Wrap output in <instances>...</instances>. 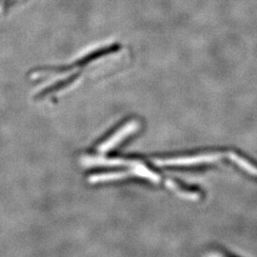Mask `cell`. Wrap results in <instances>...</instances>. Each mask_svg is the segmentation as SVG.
I'll use <instances>...</instances> for the list:
<instances>
[{
	"mask_svg": "<svg viewBox=\"0 0 257 257\" xmlns=\"http://www.w3.org/2000/svg\"><path fill=\"white\" fill-rule=\"evenodd\" d=\"M227 154L223 152H206L192 156H180L174 158L155 159L157 166L168 167H188V166L207 165L220 161Z\"/></svg>",
	"mask_w": 257,
	"mask_h": 257,
	"instance_id": "obj_1",
	"label": "cell"
},
{
	"mask_svg": "<svg viewBox=\"0 0 257 257\" xmlns=\"http://www.w3.org/2000/svg\"><path fill=\"white\" fill-rule=\"evenodd\" d=\"M139 128V124L137 121H132L128 123L127 125H125L123 128L118 130L112 137H110L109 139H107L104 143H102L101 145L98 148V151L100 153H107L110 151L111 149L117 146L120 142L128 137L131 134H133L134 132H137Z\"/></svg>",
	"mask_w": 257,
	"mask_h": 257,
	"instance_id": "obj_2",
	"label": "cell"
},
{
	"mask_svg": "<svg viewBox=\"0 0 257 257\" xmlns=\"http://www.w3.org/2000/svg\"><path fill=\"white\" fill-rule=\"evenodd\" d=\"M128 173H110V174H101V175H92L89 178L91 183H97V182H104V181H111V180H118L126 177Z\"/></svg>",
	"mask_w": 257,
	"mask_h": 257,
	"instance_id": "obj_3",
	"label": "cell"
},
{
	"mask_svg": "<svg viewBox=\"0 0 257 257\" xmlns=\"http://www.w3.org/2000/svg\"><path fill=\"white\" fill-rule=\"evenodd\" d=\"M211 257H228L224 254H221V253H215V254H212V256Z\"/></svg>",
	"mask_w": 257,
	"mask_h": 257,
	"instance_id": "obj_4",
	"label": "cell"
}]
</instances>
